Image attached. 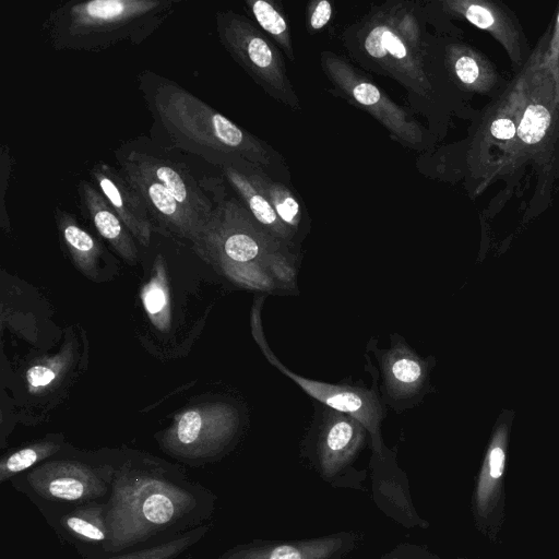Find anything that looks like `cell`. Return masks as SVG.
Instances as JSON below:
<instances>
[{"label": "cell", "mask_w": 559, "mask_h": 559, "mask_svg": "<svg viewBox=\"0 0 559 559\" xmlns=\"http://www.w3.org/2000/svg\"><path fill=\"white\" fill-rule=\"evenodd\" d=\"M341 547L342 539L336 537L282 544H252L228 549L217 559H330Z\"/></svg>", "instance_id": "44dd1931"}, {"label": "cell", "mask_w": 559, "mask_h": 559, "mask_svg": "<svg viewBox=\"0 0 559 559\" xmlns=\"http://www.w3.org/2000/svg\"><path fill=\"white\" fill-rule=\"evenodd\" d=\"M217 37L229 56L273 99L294 111L300 99L282 50L251 20L233 10L215 13Z\"/></svg>", "instance_id": "ba28073f"}, {"label": "cell", "mask_w": 559, "mask_h": 559, "mask_svg": "<svg viewBox=\"0 0 559 559\" xmlns=\"http://www.w3.org/2000/svg\"><path fill=\"white\" fill-rule=\"evenodd\" d=\"M451 66L455 78L464 85H472L478 79V64L476 60L468 55L461 53L455 57L452 56Z\"/></svg>", "instance_id": "f546056e"}, {"label": "cell", "mask_w": 559, "mask_h": 559, "mask_svg": "<svg viewBox=\"0 0 559 559\" xmlns=\"http://www.w3.org/2000/svg\"><path fill=\"white\" fill-rule=\"evenodd\" d=\"M71 353L43 359L33 364L25 373L29 392L40 393L49 389L66 372Z\"/></svg>", "instance_id": "484cf974"}, {"label": "cell", "mask_w": 559, "mask_h": 559, "mask_svg": "<svg viewBox=\"0 0 559 559\" xmlns=\"http://www.w3.org/2000/svg\"><path fill=\"white\" fill-rule=\"evenodd\" d=\"M216 496L175 464L144 454L118 457L106 501V556L164 542L212 516Z\"/></svg>", "instance_id": "6da1fadb"}, {"label": "cell", "mask_w": 559, "mask_h": 559, "mask_svg": "<svg viewBox=\"0 0 559 559\" xmlns=\"http://www.w3.org/2000/svg\"><path fill=\"white\" fill-rule=\"evenodd\" d=\"M43 518L59 539L71 545L83 559L107 557L109 531L106 522V501L80 504Z\"/></svg>", "instance_id": "5bb4252c"}, {"label": "cell", "mask_w": 559, "mask_h": 559, "mask_svg": "<svg viewBox=\"0 0 559 559\" xmlns=\"http://www.w3.org/2000/svg\"><path fill=\"white\" fill-rule=\"evenodd\" d=\"M333 14L332 2L328 0H314L308 3L306 23L308 32L313 33L328 25Z\"/></svg>", "instance_id": "f1b7e54d"}, {"label": "cell", "mask_w": 559, "mask_h": 559, "mask_svg": "<svg viewBox=\"0 0 559 559\" xmlns=\"http://www.w3.org/2000/svg\"><path fill=\"white\" fill-rule=\"evenodd\" d=\"M53 217L60 241L75 267L85 276L96 280L99 261L104 254L102 243L64 209L56 206Z\"/></svg>", "instance_id": "ffe728a7"}, {"label": "cell", "mask_w": 559, "mask_h": 559, "mask_svg": "<svg viewBox=\"0 0 559 559\" xmlns=\"http://www.w3.org/2000/svg\"><path fill=\"white\" fill-rule=\"evenodd\" d=\"M90 177L134 239L147 247L155 228L142 195L123 177L118 167L106 162L94 164L90 170Z\"/></svg>", "instance_id": "9a60e30c"}, {"label": "cell", "mask_w": 559, "mask_h": 559, "mask_svg": "<svg viewBox=\"0 0 559 559\" xmlns=\"http://www.w3.org/2000/svg\"><path fill=\"white\" fill-rule=\"evenodd\" d=\"M239 427L237 411L223 403L185 409L160 438L162 449L174 459L202 465L223 454Z\"/></svg>", "instance_id": "30bf717a"}, {"label": "cell", "mask_w": 559, "mask_h": 559, "mask_svg": "<svg viewBox=\"0 0 559 559\" xmlns=\"http://www.w3.org/2000/svg\"><path fill=\"white\" fill-rule=\"evenodd\" d=\"M210 530L211 524L204 523L164 542L98 559H178L199 544Z\"/></svg>", "instance_id": "d4e9b609"}, {"label": "cell", "mask_w": 559, "mask_h": 559, "mask_svg": "<svg viewBox=\"0 0 559 559\" xmlns=\"http://www.w3.org/2000/svg\"><path fill=\"white\" fill-rule=\"evenodd\" d=\"M558 23H559V14H558Z\"/></svg>", "instance_id": "d6a6232c"}, {"label": "cell", "mask_w": 559, "mask_h": 559, "mask_svg": "<svg viewBox=\"0 0 559 559\" xmlns=\"http://www.w3.org/2000/svg\"><path fill=\"white\" fill-rule=\"evenodd\" d=\"M464 15L472 24L481 29L489 28L495 23L491 12L479 4H469L466 7Z\"/></svg>", "instance_id": "4dcf8cb0"}, {"label": "cell", "mask_w": 559, "mask_h": 559, "mask_svg": "<svg viewBox=\"0 0 559 559\" xmlns=\"http://www.w3.org/2000/svg\"><path fill=\"white\" fill-rule=\"evenodd\" d=\"M263 300L264 296L255 298L251 310L250 323L252 336L266 360L319 403L349 414L358 419L366 427L371 437L374 453L383 455L384 447L381 438V424L385 416V411L377 384L379 372H377L368 360L372 370L370 373L373 378V384L370 389L364 385H353L348 383L332 384L308 379L295 373L278 360L265 340L261 323Z\"/></svg>", "instance_id": "9c48e42d"}, {"label": "cell", "mask_w": 559, "mask_h": 559, "mask_svg": "<svg viewBox=\"0 0 559 559\" xmlns=\"http://www.w3.org/2000/svg\"><path fill=\"white\" fill-rule=\"evenodd\" d=\"M320 67L337 96L372 116L402 146L417 152L431 147V132L348 59L324 50Z\"/></svg>", "instance_id": "52a82bcc"}, {"label": "cell", "mask_w": 559, "mask_h": 559, "mask_svg": "<svg viewBox=\"0 0 559 559\" xmlns=\"http://www.w3.org/2000/svg\"><path fill=\"white\" fill-rule=\"evenodd\" d=\"M79 205L97 234L128 264L138 261L135 239L92 181L80 180L76 186Z\"/></svg>", "instance_id": "2e32d148"}, {"label": "cell", "mask_w": 559, "mask_h": 559, "mask_svg": "<svg viewBox=\"0 0 559 559\" xmlns=\"http://www.w3.org/2000/svg\"><path fill=\"white\" fill-rule=\"evenodd\" d=\"M377 338L367 344L379 364V393L384 406L395 412L414 407L429 391L430 358H421L400 334H391L389 348H379Z\"/></svg>", "instance_id": "7c38bea8"}, {"label": "cell", "mask_w": 559, "mask_h": 559, "mask_svg": "<svg viewBox=\"0 0 559 559\" xmlns=\"http://www.w3.org/2000/svg\"><path fill=\"white\" fill-rule=\"evenodd\" d=\"M144 310L152 324L159 331L170 328V300L164 260L158 255L148 282L141 290Z\"/></svg>", "instance_id": "603a6c76"}, {"label": "cell", "mask_w": 559, "mask_h": 559, "mask_svg": "<svg viewBox=\"0 0 559 559\" xmlns=\"http://www.w3.org/2000/svg\"><path fill=\"white\" fill-rule=\"evenodd\" d=\"M311 432L319 466L332 476L347 465L364 447L368 430L349 414L316 405Z\"/></svg>", "instance_id": "4fadbf2b"}, {"label": "cell", "mask_w": 559, "mask_h": 559, "mask_svg": "<svg viewBox=\"0 0 559 559\" xmlns=\"http://www.w3.org/2000/svg\"><path fill=\"white\" fill-rule=\"evenodd\" d=\"M62 442L57 439H43L10 453L0 460V483L10 481L15 476L61 453Z\"/></svg>", "instance_id": "cb8c5ba5"}, {"label": "cell", "mask_w": 559, "mask_h": 559, "mask_svg": "<svg viewBox=\"0 0 559 559\" xmlns=\"http://www.w3.org/2000/svg\"><path fill=\"white\" fill-rule=\"evenodd\" d=\"M115 158H122L162 183L176 201L204 228L214 204L188 167L166 154V148L144 135L121 143Z\"/></svg>", "instance_id": "8fae6325"}, {"label": "cell", "mask_w": 559, "mask_h": 559, "mask_svg": "<svg viewBox=\"0 0 559 559\" xmlns=\"http://www.w3.org/2000/svg\"><path fill=\"white\" fill-rule=\"evenodd\" d=\"M490 132L497 139L509 140L515 135V126L510 119L500 118L492 122Z\"/></svg>", "instance_id": "1f68e13d"}, {"label": "cell", "mask_w": 559, "mask_h": 559, "mask_svg": "<svg viewBox=\"0 0 559 559\" xmlns=\"http://www.w3.org/2000/svg\"><path fill=\"white\" fill-rule=\"evenodd\" d=\"M119 456L85 459L57 455L10 480L41 515L109 498Z\"/></svg>", "instance_id": "8992f818"}, {"label": "cell", "mask_w": 559, "mask_h": 559, "mask_svg": "<svg viewBox=\"0 0 559 559\" xmlns=\"http://www.w3.org/2000/svg\"><path fill=\"white\" fill-rule=\"evenodd\" d=\"M179 4L180 0L67 1L49 12L43 26L55 50L100 52L123 41L141 45Z\"/></svg>", "instance_id": "5b68a950"}, {"label": "cell", "mask_w": 559, "mask_h": 559, "mask_svg": "<svg viewBox=\"0 0 559 559\" xmlns=\"http://www.w3.org/2000/svg\"><path fill=\"white\" fill-rule=\"evenodd\" d=\"M12 169V156L7 144H2L0 148V223L1 227L9 231L10 221L5 209V194L9 187V180Z\"/></svg>", "instance_id": "83f0119b"}, {"label": "cell", "mask_w": 559, "mask_h": 559, "mask_svg": "<svg viewBox=\"0 0 559 559\" xmlns=\"http://www.w3.org/2000/svg\"><path fill=\"white\" fill-rule=\"evenodd\" d=\"M267 198L277 216L294 236L298 246L310 231L311 219L302 200L290 185L272 178L259 166L247 160L234 165Z\"/></svg>", "instance_id": "e0dca14e"}, {"label": "cell", "mask_w": 559, "mask_h": 559, "mask_svg": "<svg viewBox=\"0 0 559 559\" xmlns=\"http://www.w3.org/2000/svg\"><path fill=\"white\" fill-rule=\"evenodd\" d=\"M550 120V114L544 106L530 105L520 120L516 133L524 143L535 144L544 138Z\"/></svg>", "instance_id": "4316f807"}, {"label": "cell", "mask_w": 559, "mask_h": 559, "mask_svg": "<svg viewBox=\"0 0 559 559\" xmlns=\"http://www.w3.org/2000/svg\"><path fill=\"white\" fill-rule=\"evenodd\" d=\"M508 445V428L501 425L495 431L477 478L475 507L480 518H488L497 506L503 484Z\"/></svg>", "instance_id": "d6986e66"}, {"label": "cell", "mask_w": 559, "mask_h": 559, "mask_svg": "<svg viewBox=\"0 0 559 559\" xmlns=\"http://www.w3.org/2000/svg\"><path fill=\"white\" fill-rule=\"evenodd\" d=\"M245 5L260 29L267 34L282 52L294 62L296 56L292 32L282 8L269 0H246Z\"/></svg>", "instance_id": "7402d4cb"}, {"label": "cell", "mask_w": 559, "mask_h": 559, "mask_svg": "<svg viewBox=\"0 0 559 559\" xmlns=\"http://www.w3.org/2000/svg\"><path fill=\"white\" fill-rule=\"evenodd\" d=\"M138 88L153 118V133L182 152L223 168L247 160L290 185L287 163L267 142L241 128L194 94L154 71L144 70Z\"/></svg>", "instance_id": "7a4b0ae2"}, {"label": "cell", "mask_w": 559, "mask_h": 559, "mask_svg": "<svg viewBox=\"0 0 559 559\" xmlns=\"http://www.w3.org/2000/svg\"><path fill=\"white\" fill-rule=\"evenodd\" d=\"M199 181L214 209L192 245L194 251L235 284L266 293L292 292L299 254L269 235L239 199L228 197L222 178Z\"/></svg>", "instance_id": "3957f363"}, {"label": "cell", "mask_w": 559, "mask_h": 559, "mask_svg": "<svg viewBox=\"0 0 559 559\" xmlns=\"http://www.w3.org/2000/svg\"><path fill=\"white\" fill-rule=\"evenodd\" d=\"M221 170L253 219L275 240L299 254V246L294 236L282 223L267 198L238 168L225 166Z\"/></svg>", "instance_id": "ac0fdd59"}, {"label": "cell", "mask_w": 559, "mask_h": 559, "mask_svg": "<svg viewBox=\"0 0 559 559\" xmlns=\"http://www.w3.org/2000/svg\"><path fill=\"white\" fill-rule=\"evenodd\" d=\"M348 56L364 70L390 78L406 92L408 109L437 124L440 107L437 43L411 46L395 29L383 3L373 5L341 34Z\"/></svg>", "instance_id": "277c9868"}]
</instances>
